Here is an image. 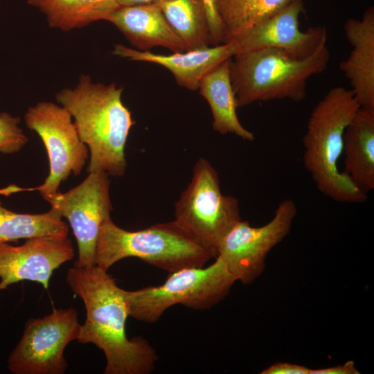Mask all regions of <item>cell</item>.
Masks as SVG:
<instances>
[{
  "mask_svg": "<svg viewBox=\"0 0 374 374\" xmlns=\"http://www.w3.org/2000/svg\"><path fill=\"white\" fill-rule=\"evenodd\" d=\"M66 280L73 294L83 301L86 319L77 339L103 350L107 364L105 374H148L158 359L155 350L143 337L129 339L125 324L129 315L125 290L97 265H73Z\"/></svg>",
  "mask_w": 374,
  "mask_h": 374,
  "instance_id": "obj_1",
  "label": "cell"
},
{
  "mask_svg": "<svg viewBox=\"0 0 374 374\" xmlns=\"http://www.w3.org/2000/svg\"><path fill=\"white\" fill-rule=\"evenodd\" d=\"M123 90L116 83H96L82 74L75 87L55 95L73 118L80 139L89 149V172L104 171L121 177L126 171L125 148L135 121L122 101Z\"/></svg>",
  "mask_w": 374,
  "mask_h": 374,
  "instance_id": "obj_2",
  "label": "cell"
},
{
  "mask_svg": "<svg viewBox=\"0 0 374 374\" xmlns=\"http://www.w3.org/2000/svg\"><path fill=\"white\" fill-rule=\"evenodd\" d=\"M359 107L351 89L332 88L312 109L303 138L305 168L318 190L336 202L360 204L368 199L338 168L345 130Z\"/></svg>",
  "mask_w": 374,
  "mask_h": 374,
  "instance_id": "obj_3",
  "label": "cell"
},
{
  "mask_svg": "<svg viewBox=\"0 0 374 374\" xmlns=\"http://www.w3.org/2000/svg\"><path fill=\"white\" fill-rule=\"evenodd\" d=\"M330 61L327 45L305 58L265 48L238 53L230 60V78L238 107L256 102L307 96L308 80L324 71Z\"/></svg>",
  "mask_w": 374,
  "mask_h": 374,
  "instance_id": "obj_4",
  "label": "cell"
},
{
  "mask_svg": "<svg viewBox=\"0 0 374 374\" xmlns=\"http://www.w3.org/2000/svg\"><path fill=\"white\" fill-rule=\"evenodd\" d=\"M136 257L170 273L204 267L213 258L175 221L129 231L111 217L101 226L96 243L95 265L107 271L118 261Z\"/></svg>",
  "mask_w": 374,
  "mask_h": 374,
  "instance_id": "obj_5",
  "label": "cell"
},
{
  "mask_svg": "<svg viewBox=\"0 0 374 374\" xmlns=\"http://www.w3.org/2000/svg\"><path fill=\"white\" fill-rule=\"evenodd\" d=\"M235 281L217 256L206 267H186L170 273L159 286L125 290L129 315L140 321L154 323L174 305L206 310L224 299Z\"/></svg>",
  "mask_w": 374,
  "mask_h": 374,
  "instance_id": "obj_6",
  "label": "cell"
},
{
  "mask_svg": "<svg viewBox=\"0 0 374 374\" xmlns=\"http://www.w3.org/2000/svg\"><path fill=\"white\" fill-rule=\"evenodd\" d=\"M175 223L217 257L221 242L241 220L239 202L224 195L218 173L206 159L197 160L192 179L175 205Z\"/></svg>",
  "mask_w": 374,
  "mask_h": 374,
  "instance_id": "obj_7",
  "label": "cell"
},
{
  "mask_svg": "<svg viewBox=\"0 0 374 374\" xmlns=\"http://www.w3.org/2000/svg\"><path fill=\"white\" fill-rule=\"evenodd\" d=\"M26 127L42 141L49 161L50 171L39 186L25 188L38 190L42 197L59 191L62 181L78 175L89 157V149L78 135L72 116L62 106L49 101L30 107L25 115Z\"/></svg>",
  "mask_w": 374,
  "mask_h": 374,
  "instance_id": "obj_8",
  "label": "cell"
},
{
  "mask_svg": "<svg viewBox=\"0 0 374 374\" xmlns=\"http://www.w3.org/2000/svg\"><path fill=\"white\" fill-rule=\"evenodd\" d=\"M80 326L75 309H54L29 319L22 337L10 353L7 368L13 374H63L69 367L64 351L78 339Z\"/></svg>",
  "mask_w": 374,
  "mask_h": 374,
  "instance_id": "obj_9",
  "label": "cell"
},
{
  "mask_svg": "<svg viewBox=\"0 0 374 374\" xmlns=\"http://www.w3.org/2000/svg\"><path fill=\"white\" fill-rule=\"evenodd\" d=\"M296 213L294 202L286 199L265 225L252 226L241 220L225 235L217 256L235 280L251 284L263 272L268 253L288 235Z\"/></svg>",
  "mask_w": 374,
  "mask_h": 374,
  "instance_id": "obj_10",
  "label": "cell"
},
{
  "mask_svg": "<svg viewBox=\"0 0 374 374\" xmlns=\"http://www.w3.org/2000/svg\"><path fill=\"white\" fill-rule=\"evenodd\" d=\"M110 180L104 171L89 172L77 186L66 193L43 199L65 217L75 238L78 258L74 265H95V251L100 229L113 210L109 196Z\"/></svg>",
  "mask_w": 374,
  "mask_h": 374,
  "instance_id": "obj_11",
  "label": "cell"
},
{
  "mask_svg": "<svg viewBox=\"0 0 374 374\" xmlns=\"http://www.w3.org/2000/svg\"><path fill=\"white\" fill-rule=\"evenodd\" d=\"M303 12V1L292 0L276 13L227 42L233 44L235 54L274 48L299 58L308 57L326 44L327 30L321 26L305 32L300 30L299 17Z\"/></svg>",
  "mask_w": 374,
  "mask_h": 374,
  "instance_id": "obj_12",
  "label": "cell"
},
{
  "mask_svg": "<svg viewBox=\"0 0 374 374\" xmlns=\"http://www.w3.org/2000/svg\"><path fill=\"white\" fill-rule=\"evenodd\" d=\"M75 256L68 237L39 236L19 246H0V291L23 280L39 283L48 289L53 271Z\"/></svg>",
  "mask_w": 374,
  "mask_h": 374,
  "instance_id": "obj_13",
  "label": "cell"
},
{
  "mask_svg": "<svg viewBox=\"0 0 374 374\" xmlns=\"http://www.w3.org/2000/svg\"><path fill=\"white\" fill-rule=\"evenodd\" d=\"M112 53L131 61L161 65L171 72L179 86L195 91L197 90L202 78L220 63L231 59L235 54V50L233 44L227 42L170 55L156 54L116 44Z\"/></svg>",
  "mask_w": 374,
  "mask_h": 374,
  "instance_id": "obj_14",
  "label": "cell"
},
{
  "mask_svg": "<svg viewBox=\"0 0 374 374\" xmlns=\"http://www.w3.org/2000/svg\"><path fill=\"white\" fill-rule=\"evenodd\" d=\"M139 51L161 46L172 53L186 51L159 7L154 3L118 6L105 19Z\"/></svg>",
  "mask_w": 374,
  "mask_h": 374,
  "instance_id": "obj_15",
  "label": "cell"
},
{
  "mask_svg": "<svg viewBox=\"0 0 374 374\" xmlns=\"http://www.w3.org/2000/svg\"><path fill=\"white\" fill-rule=\"evenodd\" d=\"M344 30L352 50L340 63L360 107L374 108V8L369 7L361 19H348Z\"/></svg>",
  "mask_w": 374,
  "mask_h": 374,
  "instance_id": "obj_16",
  "label": "cell"
},
{
  "mask_svg": "<svg viewBox=\"0 0 374 374\" xmlns=\"http://www.w3.org/2000/svg\"><path fill=\"white\" fill-rule=\"evenodd\" d=\"M344 172L361 190L374 189V108L360 107L344 136Z\"/></svg>",
  "mask_w": 374,
  "mask_h": 374,
  "instance_id": "obj_17",
  "label": "cell"
},
{
  "mask_svg": "<svg viewBox=\"0 0 374 374\" xmlns=\"http://www.w3.org/2000/svg\"><path fill=\"white\" fill-rule=\"evenodd\" d=\"M231 59L208 72L197 89L211 107L212 126L215 132L221 134H233L243 140L253 141V133L241 124L237 115L238 106L230 78Z\"/></svg>",
  "mask_w": 374,
  "mask_h": 374,
  "instance_id": "obj_18",
  "label": "cell"
},
{
  "mask_svg": "<svg viewBox=\"0 0 374 374\" xmlns=\"http://www.w3.org/2000/svg\"><path fill=\"white\" fill-rule=\"evenodd\" d=\"M20 191L23 188L12 184L0 188V195L8 196ZM62 218L52 207L44 213H19L3 207L0 200V246L39 236L68 237L69 225Z\"/></svg>",
  "mask_w": 374,
  "mask_h": 374,
  "instance_id": "obj_19",
  "label": "cell"
},
{
  "mask_svg": "<svg viewBox=\"0 0 374 374\" xmlns=\"http://www.w3.org/2000/svg\"><path fill=\"white\" fill-rule=\"evenodd\" d=\"M40 10L48 25L70 31L99 21L119 6L116 0H28Z\"/></svg>",
  "mask_w": 374,
  "mask_h": 374,
  "instance_id": "obj_20",
  "label": "cell"
},
{
  "mask_svg": "<svg viewBox=\"0 0 374 374\" xmlns=\"http://www.w3.org/2000/svg\"><path fill=\"white\" fill-rule=\"evenodd\" d=\"M169 25L186 51L212 46L202 0H156Z\"/></svg>",
  "mask_w": 374,
  "mask_h": 374,
  "instance_id": "obj_21",
  "label": "cell"
},
{
  "mask_svg": "<svg viewBox=\"0 0 374 374\" xmlns=\"http://www.w3.org/2000/svg\"><path fill=\"white\" fill-rule=\"evenodd\" d=\"M292 0H216L224 42L276 13Z\"/></svg>",
  "mask_w": 374,
  "mask_h": 374,
  "instance_id": "obj_22",
  "label": "cell"
},
{
  "mask_svg": "<svg viewBox=\"0 0 374 374\" xmlns=\"http://www.w3.org/2000/svg\"><path fill=\"white\" fill-rule=\"evenodd\" d=\"M20 118L3 112L0 113V152L14 154L19 152L28 142V137L19 126Z\"/></svg>",
  "mask_w": 374,
  "mask_h": 374,
  "instance_id": "obj_23",
  "label": "cell"
},
{
  "mask_svg": "<svg viewBox=\"0 0 374 374\" xmlns=\"http://www.w3.org/2000/svg\"><path fill=\"white\" fill-rule=\"evenodd\" d=\"M206 8L212 46L224 43V27L218 14L216 0H202Z\"/></svg>",
  "mask_w": 374,
  "mask_h": 374,
  "instance_id": "obj_24",
  "label": "cell"
},
{
  "mask_svg": "<svg viewBox=\"0 0 374 374\" xmlns=\"http://www.w3.org/2000/svg\"><path fill=\"white\" fill-rule=\"evenodd\" d=\"M308 367L287 362H276L265 370L261 374H310Z\"/></svg>",
  "mask_w": 374,
  "mask_h": 374,
  "instance_id": "obj_25",
  "label": "cell"
},
{
  "mask_svg": "<svg viewBox=\"0 0 374 374\" xmlns=\"http://www.w3.org/2000/svg\"><path fill=\"white\" fill-rule=\"evenodd\" d=\"M310 374H359L353 360H348L344 364L331 367L310 369Z\"/></svg>",
  "mask_w": 374,
  "mask_h": 374,
  "instance_id": "obj_26",
  "label": "cell"
},
{
  "mask_svg": "<svg viewBox=\"0 0 374 374\" xmlns=\"http://www.w3.org/2000/svg\"><path fill=\"white\" fill-rule=\"evenodd\" d=\"M119 6H134L152 3L156 0H116Z\"/></svg>",
  "mask_w": 374,
  "mask_h": 374,
  "instance_id": "obj_27",
  "label": "cell"
}]
</instances>
